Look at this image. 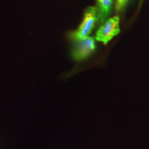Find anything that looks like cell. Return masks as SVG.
<instances>
[{
	"instance_id": "3",
	"label": "cell",
	"mask_w": 149,
	"mask_h": 149,
	"mask_svg": "<svg viewBox=\"0 0 149 149\" xmlns=\"http://www.w3.org/2000/svg\"><path fill=\"white\" fill-rule=\"evenodd\" d=\"M75 44L71 50L72 59L76 61H82L88 58L96 49V44L93 37H88L83 40L74 41Z\"/></svg>"
},
{
	"instance_id": "2",
	"label": "cell",
	"mask_w": 149,
	"mask_h": 149,
	"mask_svg": "<svg viewBox=\"0 0 149 149\" xmlns=\"http://www.w3.org/2000/svg\"><path fill=\"white\" fill-rule=\"evenodd\" d=\"M120 19L119 16H115L108 19L104 23L100 26L97 31L95 39L98 42H101L107 45L113 37L120 33Z\"/></svg>"
},
{
	"instance_id": "1",
	"label": "cell",
	"mask_w": 149,
	"mask_h": 149,
	"mask_svg": "<svg viewBox=\"0 0 149 149\" xmlns=\"http://www.w3.org/2000/svg\"><path fill=\"white\" fill-rule=\"evenodd\" d=\"M96 23H97L96 6H89L84 11L82 22L79 28L70 34V38L72 40L77 41L89 37Z\"/></svg>"
},
{
	"instance_id": "4",
	"label": "cell",
	"mask_w": 149,
	"mask_h": 149,
	"mask_svg": "<svg viewBox=\"0 0 149 149\" xmlns=\"http://www.w3.org/2000/svg\"><path fill=\"white\" fill-rule=\"evenodd\" d=\"M114 0H97V24L102 25L109 18L113 8Z\"/></svg>"
},
{
	"instance_id": "5",
	"label": "cell",
	"mask_w": 149,
	"mask_h": 149,
	"mask_svg": "<svg viewBox=\"0 0 149 149\" xmlns=\"http://www.w3.org/2000/svg\"><path fill=\"white\" fill-rule=\"evenodd\" d=\"M128 0H116L115 3V9L117 12H120L127 5Z\"/></svg>"
}]
</instances>
